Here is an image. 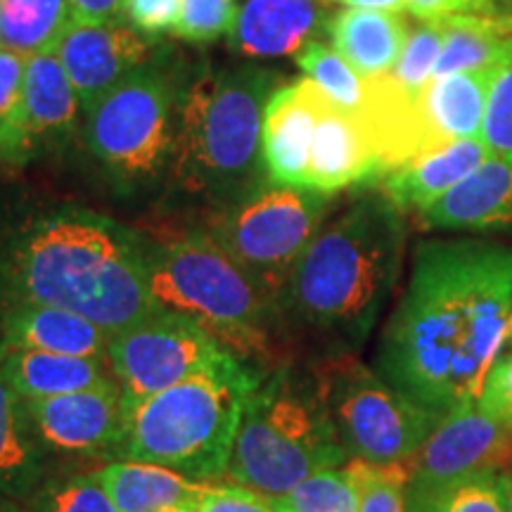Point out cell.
Segmentation results:
<instances>
[{"instance_id": "obj_4", "label": "cell", "mask_w": 512, "mask_h": 512, "mask_svg": "<svg viewBox=\"0 0 512 512\" xmlns=\"http://www.w3.org/2000/svg\"><path fill=\"white\" fill-rule=\"evenodd\" d=\"M278 74L259 64H202L185 81L169 181L216 211L271 183L264 159V112Z\"/></svg>"}, {"instance_id": "obj_46", "label": "cell", "mask_w": 512, "mask_h": 512, "mask_svg": "<svg viewBox=\"0 0 512 512\" xmlns=\"http://www.w3.org/2000/svg\"><path fill=\"white\" fill-rule=\"evenodd\" d=\"M503 482H505V496H508V508L512 512V467L503 475Z\"/></svg>"}, {"instance_id": "obj_10", "label": "cell", "mask_w": 512, "mask_h": 512, "mask_svg": "<svg viewBox=\"0 0 512 512\" xmlns=\"http://www.w3.org/2000/svg\"><path fill=\"white\" fill-rule=\"evenodd\" d=\"M332 197L271 181L233 207L211 214L207 230L252 275L278 311L294 268L325 226Z\"/></svg>"}, {"instance_id": "obj_27", "label": "cell", "mask_w": 512, "mask_h": 512, "mask_svg": "<svg viewBox=\"0 0 512 512\" xmlns=\"http://www.w3.org/2000/svg\"><path fill=\"white\" fill-rule=\"evenodd\" d=\"M72 24L69 0H0V48L27 57L48 53Z\"/></svg>"}, {"instance_id": "obj_13", "label": "cell", "mask_w": 512, "mask_h": 512, "mask_svg": "<svg viewBox=\"0 0 512 512\" xmlns=\"http://www.w3.org/2000/svg\"><path fill=\"white\" fill-rule=\"evenodd\" d=\"M24 403L36 439L48 456L117 458L124 432V396L117 380L105 387Z\"/></svg>"}, {"instance_id": "obj_30", "label": "cell", "mask_w": 512, "mask_h": 512, "mask_svg": "<svg viewBox=\"0 0 512 512\" xmlns=\"http://www.w3.org/2000/svg\"><path fill=\"white\" fill-rule=\"evenodd\" d=\"M275 512H358L361 484L354 465L313 472L283 496L268 498Z\"/></svg>"}, {"instance_id": "obj_39", "label": "cell", "mask_w": 512, "mask_h": 512, "mask_svg": "<svg viewBox=\"0 0 512 512\" xmlns=\"http://www.w3.org/2000/svg\"><path fill=\"white\" fill-rule=\"evenodd\" d=\"M479 406L512 434V351H503L486 375Z\"/></svg>"}, {"instance_id": "obj_41", "label": "cell", "mask_w": 512, "mask_h": 512, "mask_svg": "<svg viewBox=\"0 0 512 512\" xmlns=\"http://www.w3.org/2000/svg\"><path fill=\"white\" fill-rule=\"evenodd\" d=\"M197 512H275L266 496L238 484H211Z\"/></svg>"}, {"instance_id": "obj_49", "label": "cell", "mask_w": 512, "mask_h": 512, "mask_svg": "<svg viewBox=\"0 0 512 512\" xmlns=\"http://www.w3.org/2000/svg\"><path fill=\"white\" fill-rule=\"evenodd\" d=\"M508 3H512V0H508Z\"/></svg>"}, {"instance_id": "obj_43", "label": "cell", "mask_w": 512, "mask_h": 512, "mask_svg": "<svg viewBox=\"0 0 512 512\" xmlns=\"http://www.w3.org/2000/svg\"><path fill=\"white\" fill-rule=\"evenodd\" d=\"M325 3H337L354 10L394 12V15H401V12L408 10V0H325Z\"/></svg>"}, {"instance_id": "obj_18", "label": "cell", "mask_w": 512, "mask_h": 512, "mask_svg": "<svg viewBox=\"0 0 512 512\" xmlns=\"http://www.w3.org/2000/svg\"><path fill=\"white\" fill-rule=\"evenodd\" d=\"M382 178L384 169L366 121L325 95L311 147L309 188L337 195L351 185H370Z\"/></svg>"}, {"instance_id": "obj_24", "label": "cell", "mask_w": 512, "mask_h": 512, "mask_svg": "<svg viewBox=\"0 0 512 512\" xmlns=\"http://www.w3.org/2000/svg\"><path fill=\"white\" fill-rule=\"evenodd\" d=\"M110 361L67 354H50L41 349L10 347L0 342V370L10 387L24 401L53 399L83 392V389L105 387L114 382Z\"/></svg>"}, {"instance_id": "obj_37", "label": "cell", "mask_w": 512, "mask_h": 512, "mask_svg": "<svg viewBox=\"0 0 512 512\" xmlns=\"http://www.w3.org/2000/svg\"><path fill=\"white\" fill-rule=\"evenodd\" d=\"M27 55L0 48V164L8 166L15 147L19 107H22Z\"/></svg>"}, {"instance_id": "obj_6", "label": "cell", "mask_w": 512, "mask_h": 512, "mask_svg": "<svg viewBox=\"0 0 512 512\" xmlns=\"http://www.w3.org/2000/svg\"><path fill=\"white\" fill-rule=\"evenodd\" d=\"M349 463L309 366L264 370L249 394L226 479L256 494L283 496L313 472Z\"/></svg>"}, {"instance_id": "obj_19", "label": "cell", "mask_w": 512, "mask_h": 512, "mask_svg": "<svg viewBox=\"0 0 512 512\" xmlns=\"http://www.w3.org/2000/svg\"><path fill=\"white\" fill-rule=\"evenodd\" d=\"M325 0H245L238 8L228 46L245 57L297 55L328 31Z\"/></svg>"}, {"instance_id": "obj_17", "label": "cell", "mask_w": 512, "mask_h": 512, "mask_svg": "<svg viewBox=\"0 0 512 512\" xmlns=\"http://www.w3.org/2000/svg\"><path fill=\"white\" fill-rule=\"evenodd\" d=\"M325 93L311 79L278 86L264 112V159L268 178L280 185L309 188L313 136Z\"/></svg>"}, {"instance_id": "obj_44", "label": "cell", "mask_w": 512, "mask_h": 512, "mask_svg": "<svg viewBox=\"0 0 512 512\" xmlns=\"http://www.w3.org/2000/svg\"><path fill=\"white\" fill-rule=\"evenodd\" d=\"M491 24H494V29L498 31V34L510 38V41H512V15H510V12H505V15L491 17Z\"/></svg>"}, {"instance_id": "obj_8", "label": "cell", "mask_w": 512, "mask_h": 512, "mask_svg": "<svg viewBox=\"0 0 512 512\" xmlns=\"http://www.w3.org/2000/svg\"><path fill=\"white\" fill-rule=\"evenodd\" d=\"M188 74L178 57L157 50L83 107V145L124 195L169 181Z\"/></svg>"}, {"instance_id": "obj_22", "label": "cell", "mask_w": 512, "mask_h": 512, "mask_svg": "<svg viewBox=\"0 0 512 512\" xmlns=\"http://www.w3.org/2000/svg\"><path fill=\"white\" fill-rule=\"evenodd\" d=\"M489 81L491 69L453 74L430 81V86L425 88V93L418 100L422 131L420 155H427V152L439 150L444 145L458 143V140L479 136Z\"/></svg>"}, {"instance_id": "obj_7", "label": "cell", "mask_w": 512, "mask_h": 512, "mask_svg": "<svg viewBox=\"0 0 512 512\" xmlns=\"http://www.w3.org/2000/svg\"><path fill=\"white\" fill-rule=\"evenodd\" d=\"M147 273L159 309L200 323L245 361L271 354L275 304L207 228L147 240Z\"/></svg>"}, {"instance_id": "obj_33", "label": "cell", "mask_w": 512, "mask_h": 512, "mask_svg": "<svg viewBox=\"0 0 512 512\" xmlns=\"http://www.w3.org/2000/svg\"><path fill=\"white\" fill-rule=\"evenodd\" d=\"M441 48H444V27H441V22H420L408 34L406 46H403L389 76L399 83L403 93L418 100L425 93V88L430 86Z\"/></svg>"}, {"instance_id": "obj_3", "label": "cell", "mask_w": 512, "mask_h": 512, "mask_svg": "<svg viewBox=\"0 0 512 512\" xmlns=\"http://www.w3.org/2000/svg\"><path fill=\"white\" fill-rule=\"evenodd\" d=\"M403 249V211L382 190L361 195L299 259L278 302V325L313 351L311 361L358 354L392 297Z\"/></svg>"}, {"instance_id": "obj_25", "label": "cell", "mask_w": 512, "mask_h": 512, "mask_svg": "<svg viewBox=\"0 0 512 512\" xmlns=\"http://www.w3.org/2000/svg\"><path fill=\"white\" fill-rule=\"evenodd\" d=\"M408 34L406 19L394 12L344 8L328 22L332 48L366 79L392 74Z\"/></svg>"}, {"instance_id": "obj_45", "label": "cell", "mask_w": 512, "mask_h": 512, "mask_svg": "<svg viewBox=\"0 0 512 512\" xmlns=\"http://www.w3.org/2000/svg\"><path fill=\"white\" fill-rule=\"evenodd\" d=\"M0 512H27L19 501H12L8 496H0Z\"/></svg>"}, {"instance_id": "obj_36", "label": "cell", "mask_w": 512, "mask_h": 512, "mask_svg": "<svg viewBox=\"0 0 512 512\" xmlns=\"http://www.w3.org/2000/svg\"><path fill=\"white\" fill-rule=\"evenodd\" d=\"M235 17V0H183L174 36L192 46H209L228 38L235 27Z\"/></svg>"}, {"instance_id": "obj_5", "label": "cell", "mask_w": 512, "mask_h": 512, "mask_svg": "<svg viewBox=\"0 0 512 512\" xmlns=\"http://www.w3.org/2000/svg\"><path fill=\"white\" fill-rule=\"evenodd\" d=\"M261 375L256 363L228 354L176 387L124 401V432L114 460L162 465L197 482L219 484Z\"/></svg>"}, {"instance_id": "obj_26", "label": "cell", "mask_w": 512, "mask_h": 512, "mask_svg": "<svg viewBox=\"0 0 512 512\" xmlns=\"http://www.w3.org/2000/svg\"><path fill=\"white\" fill-rule=\"evenodd\" d=\"M53 467L31 427L27 403L0 370V496L24 503Z\"/></svg>"}, {"instance_id": "obj_28", "label": "cell", "mask_w": 512, "mask_h": 512, "mask_svg": "<svg viewBox=\"0 0 512 512\" xmlns=\"http://www.w3.org/2000/svg\"><path fill=\"white\" fill-rule=\"evenodd\" d=\"M444 27V48L434 67L432 79L494 69L512 46L510 38L498 34L491 17L456 15L434 19Z\"/></svg>"}, {"instance_id": "obj_1", "label": "cell", "mask_w": 512, "mask_h": 512, "mask_svg": "<svg viewBox=\"0 0 512 512\" xmlns=\"http://www.w3.org/2000/svg\"><path fill=\"white\" fill-rule=\"evenodd\" d=\"M512 247L486 238L425 240L380 335L375 370L434 418L477 403L508 344Z\"/></svg>"}, {"instance_id": "obj_2", "label": "cell", "mask_w": 512, "mask_h": 512, "mask_svg": "<svg viewBox=\"0 0 512 512\" xmlns=\"http://www.w3.org/2000/svg\"><path fill=\"white\" fill-rule=\"evenodd\" d=\"M5 306H60L121 332L159 311L147 273V240L83 207L31 216L0 242Z\"/></svg>"}, {"instance_id": "obj_48", "label": "cell", "mask_w": 512, "mask_h": 512, "mask_svg": "<svg viewBox=\"0 0 512 512\" xmlns=\"http://www.w3.org/2000/svg\"><path fill=\"white\" fill-rule=\"evenodd\" d=\"M171 512H197V508H181V510H171Z\"/></svg>"}, {"instance_id": "obj_16", "label": "cell", "mask_w": 512, "mask_h": 512, "mask_svg": "<svg viewBox=\"0 0 512 512\" xmlns=\"http://www.w3.org/2000/svg\"><path fill=\"white\" fill-rule=\"evenodd\" d=\"M420 223L441 233L494 235L512 230V152H494L430 207L418 211Z\"/></svg>"}, {"instance_id": "obj_34", "label": "cell", "mask_w": 512, "mask_h": 512, "mask_svg": "<svg viewBox=\"0 0 512 512\" xmlns=\"http://www.w3.org/2000/svg\"><path fill=\"white\" fill-rule=\"evenodd\" d=\"M351 465L361 484L358 512H408V463L375 465L351 458Z\"/></svg>"}, {"instance_id": "obj_15", "label": "cell", "mask_w": 512, "mask_h": 512, "mask_svg": "<svg viewBox=\"0 0 512 512\" xmlns=\"http://www.w3.org/2000/svg\"><path fill=\"white\" fill-rule=\"evenodd\" d=\"M159 50V41L147 38L124 22H74L55 53L67 69L76 93L88 107L95 98L145 64Z\"/></svg>"}, {"instance_id": "obj_12", "label": "cell", "mask_w": 512, "mask_h": 512, "mask_svg": "<svg viewBox=\"0 0 512 512\" xmlns=\"http://www.w3.org/2000/svg\"><path fill=\"white\" fill-rule=\"evenodd\" d=\"M512 467V434L477 403L437 420L408 463V494H430L477 475H505Z\"/></svg>"}, {"instance_id": "obj_21", "label": "cell", "mask_w": 512, "mask_h": 512, "mask_svg": "<svg viewBox=\"0 0 512 512\" xmlns=\"http://www.w3.org/2000/svg\"><path fill=\"white\" fill-rule=\"evenodd\" d=\"M491 155L479 136L458 140L394 169L382 178L380 190L401 211H420L463 183Z\"/></svg>"}, {"instance_id": "obj_11", "label": "cell", "mask_w": 512, "mask_h": 512, "mask_svg": "<svg viewBox=\"0 0 512 512\" xmlns=\"http://www.w3.org/2000/svg\"><path fill=\"white\" fill-rule=\"evenodd\" d=\"M228 354L233 351L200 323L159 309L126 330L114 332L110 370L124 401H143L190 380Z\"/></svg>"}, {"instance_id": "obj_20", "label": "cell", "mask_w": 512, "mask_h": 512, "mask_svg": "<svg viewBox=\"0 0 512 512\" xmlns=\"http://www.w3.org/2000/svg\"><path fill=\"white\" fill-rule=\"evenodd\" d=\"M0 332H3L0 342L10 344V347L110 361L112 332L79 313L60 309V306H5L3 318H0Z\"/></svg>"}, {"instance_id": "obj_23", "label": "cell", "mask_w": 512, "mask_h": 512, "mask_svg": "<svg viewBox=\"0 0 512 512\" xmlns=\"http://www.w3.org/2000/svg\"><path fill=\"white\" fill-rule=\"evenodd\" d=\"M91 472L119 512L197 508L211 489L209 482H197L169 467L136 460H110Z\"/></svg>"}, {"instance_id": "obj_31", "label": "cell", "mask_w": 512, "mask_h": 512, "mask_svg": "<svg viewBox=\"0 0 512 512\" xmlns=\"http://www.w3.org/2000/svg\"><path fill=\"white\" fill-rule=\"evenodd\" d=\"M408 512H510L503 475H477L430 494H408Z\"/></svg>"}, {"instance_id": "obj_47", "label": "cell", "mask_w": 512, "mask_h": 512, "mask_svg": "<svg viewBox=\"0 0 512 512\" xmlns=\"http://www.w3.org/2000/svg\"><path fill=\"white\" fill-rule=\"evenodd\" d=\"M508 344L512 347V318H510V330H508Z\"/></svg>"}, {"instance_id": "obj_9", "label": "cell", "mask_w": 512, "mask_h": 512, "mask_svg": "<svg viewBox=\"0 0 512 512\" xmlns=\"http://www.w3.org/2000/svg\"><path fill=\"white\" fill-rule=\"evenodd\" d=\"M311 368L349 460L411 463L437 425L427 408L401 394L356 354L316 358Z\"/></svg>"}, {"instance_id": "obj_29", "label": "cell", "mask_w": 512, "mask_h": 512, "mask_svg": "<svg viewBox=\"0 0 512 512\" xmlns=\"http://www.w3.org/2000/svg\"><path fill=\"white\" fill-rule=\"evenodd\" d=\"M297 67L306 79H311L335 105L351 114L363 117L373 100V79L356 72L332 46L311 41L294 55Z\"/></svg>"}, {"instance_id": "obj_42", "label": "cell", "mask_w": 512, "mask_h": 512, "mask_svg": "<svg viewBox=\"0 0 512 512\" xmlns=\"http://www.w3.org/2000/svg\"><path fill=\"white\" fill-rule=\"evenodd\" d=\"M126 0H69L74 22L81 24H107L124 19Z\"/></svg>"}, {"instance_id": "obj_40", "label": "cell", "mask_w": 512, "mask_h": 512, "mask_svg": "<svg viewBox=\"0 0 512 512\" xmlns=\"http://www.w3.org/2000/svg\"><path fill=\"white\" fill-rule=\"evenodd\" d=\"M408 12L420 22H434V19L456 15H505L503 0H408Z\"/></svg>"}, {"instance_id": "obj_32", "label": "cell", "mask_w": 512, "mask_h": 512, "mask_svg": "<svg viewBox=\"0 0 512 512\" xmlns=\"http://www.w3.org/2000/svg\"><path fill=\"white\" fill-rule=\"evenodd\" d=\"M22 505L27 512H119L93 472L86 475L50 472Z\"/></svg>"}, {"instance_id": "obj_38", "label": "cell", "mask_w": 512, "mask_h": 512, "mask_svg": "<svg viewBox=\"0 0 512 512\" xmlns=\"http://www.w3.org/2000/svg\"><path fill=\"white\" fill-rule=\"evenodd\" d=\"M183 0H126L124 17L133 29L147 38H159L174 34L181 19Z\"/></svg>"}, {"instance_id": "obj_35", "label": "cell", "mask_w": 512, "mask_h": 512, "mask_svg": "<svg viewBox=\"0 0 512 512\" xmlns=\"http://www.w3.org/2000/svg\"><path fill=\"white\" fill-rule=\"evenodd\" d=\"M479 138L491 152H512V46L491 69Z\"/></svg>"}, {"instance_id": "obj_14", "label": "cell", "mask_w": 512, "mask_h": 512, "mask_svg": "<svg viewBox=\"0 0 512 512\" xmlns=\"http://www.w3.org/2000/svg\"><path fill=\"white\" fill-rule=\"evenodd\" d=\"M83 102L55 50L27 57L10 169L64 150L79 126Z\"/></svg>"}]
</instances>
